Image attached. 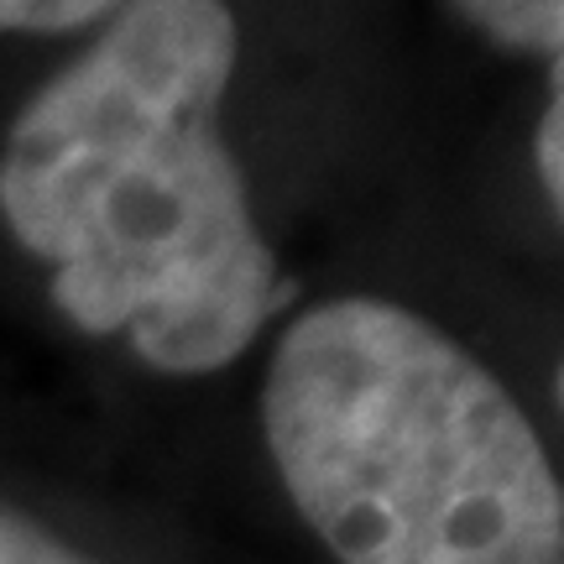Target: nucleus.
<instances>
[{"label":"nucleus","instance_id":"nucleus-6","mask_svg":"<svg viewBox=\"0 0 564 564\" xmlns=\"http://www.w3.org/2000/svg\"><path fill=\"white\" fill-rule=\"evenodd\" d=\"M533 152H539V183H544L549 204L560 215V204H564V68H560V58H554V89H549Z\"/></svg>","mask_w":564,"mask_h":564},{"label":"nucleus","instance_id":"nucleus-5","mask_svg":"<svg viewBox=\"0 0 564 564\" xmlns=\"http://www.w3.org/2000/svg\"><path fill=\"white\" fill-rule=\"evenodd\" d=\"M0 564H89V560L74 554L63 539H53L47 528H37L32 518L0 507Z\"/></svg>","mask_w":564,"mask_h":564},{"label":"nucleus","instance_id":"nucleus-1","mask_svg":"<svg viewBox=\"0 0 564 564\" xmlns=\"http://www.w3.org/2000/svg\"><path fill=\"white\" fill-rule=\"evenodd\" d=\"M236 53L225 0H126L0 147V220L53 262V303L173 377L230 366L299 293L220 137Z\"/></svg>","mask_w":564,"mask_h":564},{"label":"nucleus","instance_id":"nucleus-4","mask_svg":"<svg viewBox=\"0 0 564 564\" xmlns=\"http://www.w3.org/2000/svg\"><path fill=\"white\" fill-rule=\"evenodd\" d=\"M126 0H0V32H74Z\"/></svg>","mask_w":564,"mask_h":564},{"label":"nucleus","instance_id":"nucleus-2","mask_svg":"<svg viewBox=\"0 0 564 564\" xmlns=\"http://www.w3.org/2000/svg\"><path fill=\"white\" fill-rule=\"evenodd\" d=\"M262 429L340 564H564V491L528 413L403 303L308 308L278 340Z\"/></svg>","mask_w":564,"mask_h":564},{"label":"nucleus","instance_id":"nucleus-3","mask_svg":"<svg viewBox=\"0 0 564 564\" xmlns=\"http://www.w3.org/2000/svg\"><path fill=\"white\" fill-rule=\"evenodd\" d=\"M465 21H476L491 42L518 53H564V0H455Z\"/></svg>","mask_w":564,"mask_h":564}]
</instances>
